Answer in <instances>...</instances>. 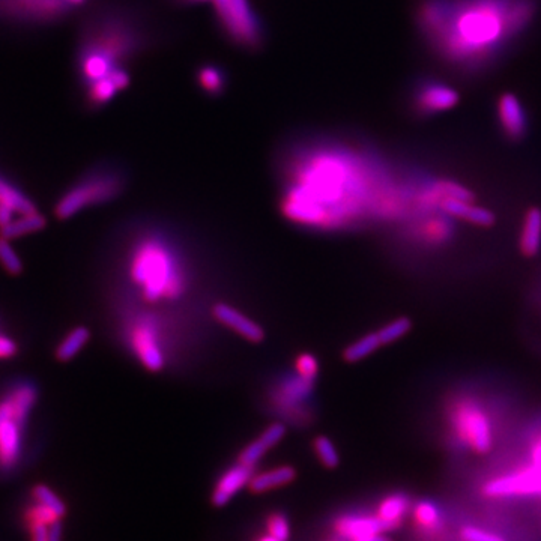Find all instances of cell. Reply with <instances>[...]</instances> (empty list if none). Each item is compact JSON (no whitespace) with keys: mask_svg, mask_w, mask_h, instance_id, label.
Instances as JSON below:
<instances>
[{"mask_svg":"<svg viewBox=\"0 0 541 541\" xmlns=\"http://www.w3.org/2000/svg\"><path fill=\"white\" fill-rule=\"evenodd\" d=\"M254 466L238 462L230 466L215 483L212 490L211 502L214 507H224L242 487L248 486L253 477Z\"/></svg>","mask_w":541,"mask_h":541,"instance_id":"9a60e30c","label":"cell"},{"mask_svg":"<svg viewBox=\"0 0 541 541\" xmlns=\"http://www.w3.org/2000/svg\"><path fill=\"white\" fill-rule=\"evenodd\" d=\"M176 4L184 5V7H193V5L209 4L211 0H175Z\"/></svg>","mask_w":541,"mask_h":541,"instance_id":"74e56055","label":"cell"},{"mask_svg":"<svg viewBox=\"0 0 541 541\" xmlns=\"http://www.w3.org/2000/svg\"><path fill=\"white\" fill-rule=\"evenodd\" d=\"M256 541H280L279 538L273 537L271 534L260 535Z\"/></svg>","mask_w":541,"mask_h":541,"instance_id":"f35d334b","label":"cell"},{"mask_svg":"<svg viewBox=\"0 0 541 541\" xmlns=\"http://www.w3.org/2000/svg\"><path fill=\"white\" fill-rule=\"evenodd\" d=\"M131 342H133L137 357L146 369L151 372L163 370L166 361H164L163 352L158 345L157 331L151 324L137 325L131 334Z\"/></svg>","mask_w":541,"mask_h":541,"instance_id":"4fadbf2b","label":"cell"},{"mask_svg":"<svg viewBox=\"0 0 541 541\" xmlns=\"http://www.w3.org/2000/svg\"><path fill=\"white\" fill-rule=\"evenodd\" d=\"M460 537H462L463 541H505L498 534L484 531V529L477 528V526H465L460 531Z\"/></svg>","mask_w":541,"mask_h":541,"instance_id":"836d02e7","label":"cell"},{"mask_svg":"<svg viewBox=\"0 0 541 541\" xmlns=\"http://www.w3.org/2000/svg\"><path fill=\"white\" fill-rule=\"evenodd\" d=\"M17 215L19 214H17L13 208H10L8 205H4V203H0V230L7 227L8 224H10L11 221L17 217Z\"/></svg>","mask_w":541,"mask_h":541,"instance_id":"d590c367","label":"cell"},{"mask_svg":"<svg viewBox=\"0 0 541 541\" xmlns=\"http://www.w3.org/2000/svg\"><path fill=\"white\" fill-rule=\"evenodd\" d=\"M412 322L408 318H399L394 319L390 324L382 327L378 331L379 340H381L382 345H391V343L397 342V340L405 337L406 334L411 331Z\"/></svg>","mask_w":541,"mask_h":541,"instance_id":"f546056e","label":"cell"},{"mask_svg":"<svg viewBox=\"0 0 541 541\" xmlns=\"http://www.w3.org/2000/svg\"><path fill=\"white\" fill-rule=\"evenodd\" d=\"M316 456L319 462L328 469H336L340 465L339 451L336 450V445L328 436H318L313 442Z\"/></svg>","mask_w":541,"mask_h":541,"instance_id":"83f0119b","label":"cell"},{"mask_svg":"<svg viewBox=\"0 0 541 541\" xmlns=\"http://www.w3.org/2000/svg\"><path fill=\"white\" fill-rule=\"evenodd\" d=\"M89 339H91L89 328L83 327V325L73 328L56 348V360L62 361V363L73 360L88 345Z\"/></svg>","mask_w":541,"mask_h":541,"instance_id":"d4e9b609","label":"cell"},{"mask_svg":"<svg viewBox=\"0 0 541 541\" xmlns=\"http://www.w3.org/2000/svg\"><path fill=\"white\" fill-rule=\"evenodd\" d=\"M46 226L47 220L43 214L38 211L29 212V214L17 215L7 227L0 230V235L13 241V239L22 238V236L40 232Z\"/></svg>","mask_w":541,"mask_h":541,"instance_id":"603a6c76","label":"cell"},{"mask_svg":"<svg viewBox=\"0 0 541 541\" xmlns=\"http://www.w3.org/2000/svg\"><path fill=\"white\" fill-rule=\"evenodd\" d=\"M298 472L294 466L283 465L279 468H273L271 471L260 472V474L253 475L250 483H248V489L253 493H266L269 490L279 489V487L288 486V484L294 483L297 480Z\"/></svg>","mask_w":541,"mask_h":541,"instance_id":"d6986e66","label":"cell"},{"mask_svg":"<svg viewBox=\"0 0 541 541\" xmlns=\"http://www.w3.org/2000/svg\"><path fill=\"white\" fill-rule=\"evenodd\" d=\"M532 462H534L535 468H538L541 471V439L535 444V447L532 448Z\"/></svg>","mask_w":541,"mask_h":541,"instance_id":"8d00e7d4","label":"cell"},{"mask_svg":"<svg viewBox=\"0 0 541 541\" xmlns=\"http://www.w3.org/2000/svg\"><path fill=\"white\" fill-rule=\"evenodd\" d=\"M334 531L337 532L342 540L345 541H363L370 535L382 534L387 532L379 522L378 517L370 514H348V516L339 517L334 523Z\"/></svg>","mask_w":541,"mask_h":541,"instance_id":"2e32d148","label":"cell"},{"mask_svg":"<svg viewBox=\"0 0 541 541\" xmlns=\"http://www.w3.org/2000/svg\"><path fill=\"white\" fill-rule=\"evenodd\" d=\"M457 435L475 453L484 454L492 448V429L484 412L472 403H462L453 412Z\"/></svg>","mask_w":541,"mask_h":541,"instance_id":"9c48e42d","label":"cell"},{"mask_svg":"<svg viewBox=\"0 0 541 541\" xmlns=\"http://www.w3.org/2000/svg\"><path fill=\"white\" fill-rule=\"evenodd\" d=\"M266 532L279 538L280 541H289L291 538V525L288 517L282 513H273L266 519Z\"/></svg>","mask_w":541,"mask_h":541,"instance_id":"1f68e13d","label":"cell"},{"mask_svg":"<svg viewBox=\"0 0 541 541\" xmlns=\"http://www.w3.org/2000/svg\"><path fill=\"white\" fill-rule=\"evenodd\" d=\"M37 400L31 381L16 382L0 397V468L13 469L22 459L23 432Z\"/></svg>","mask_w":541,"mask_h":541,"instance_id":"5b68a950","label":"cell"},{"mask_svg":"<svg viewBox=\"0 0 541 541\" xmlns=\"http://www.w3.org/2000/svg\"><path fill=\"white\" fill-rule=\"evenodd\" d=\"M148 19L133 5L101 8L85 23L76 73L88 109H104L133 82V64L152 46Z\"/></svg>","mask_w":541,"mask_h":541,"instance_id":"7a4b0ae2","label":"cell"},{"mask_svg":"<svg viewBox=\"0 0 541 541\" xmlns=\"http://www.w3.org/2000/svg\"><path fill=\"white\" fill-rule=\"evenodd\" d=\"M496 118L502 133L511 142H519L528 131L525 107L520 103L519 97L505 92L496 101Z\"/></svg>","mask_w":541,"mask_h":541,"instance_id":"7c38bea8","label":"cell"},{"mask_svg":"<svg viewBox=\"0 0 541 541\" xmlns=\"http://www.w3.org/2000/svg\"><path fill=\"white\" fill-rule=\"evenodd\" d=\"M414 519L420 528L429 529V531L441 526V513L433 502H418L414 508Z\"/></svg>","mask_w":541,"mask_h":541,"instance_id":"4316f807","label":"cell"},{"mask_svg":"<svg viewBox=\"0 0 541 541\" xmlns=\"http://www.w3.org/2000/svg\"><path fill=\"white\" fill-rule=\"evenodd\" d=\"M209 5L218 31L233 47L251 53L263 49L265 25L253 0H211Z\"/></svg>","mask_w":541,"mask_h":541,"instance_id":"52a82bcc","label":"cell"},{"mask_svg":"<svg viewBox=\"0 0 541 541\" xmlns=\"http://www.w3.org/2000/svg\"><path fill=\"white\" fill-rule=\"evenodd\" d=\"M381 346L382 343L379 340L378 333L367 334V336L361 337L360 340L352 343L343 351V360L346 363H358V361H363L364 358L375 354Z\"/></svg>","mask_w":541,"mask_h":541,"instance_id":"484cf974","label":"cell"},{"mask_svg":"<svg viewBox=\"0 0 541 541\" xmlns=\"http://www.w3.org/2000/svg\"><path fill=\"white\" fill-rule=\"evenodd\" d=\"M297 373L301 378L307 379V381L315 382V379L318 378L319 373V363L318 358L312 354H301L297 358Z\"/></svg>","mask_w":541,"mask_h":541,"instance_id":"d6a6232c","label":"cell"},{"mask_svg":"<svg viewBox=\"0 0 541 541\" xmlns=\"http://www.w3.org/2000/svg\"><path fill=\"white\" fill-rule=\"evenodd\" d=\"M17 354H19V345L16 340L4 330H0V361L11 360Z\"/></svg>","mask_w":541,"mask_h":541,"instance_id":"e575fe53","label":"cell"},{"mask_svg":"<svg viewBox=\"0 0 541 541\" xmlns=\"http://www.w3.org/2000/svg\"><path fill=\"white\" fill-rule=\"evenodd\" d=\"M212 315L224 327L235 331L239 336L251 343H260L265 340V331L257 322L251 321L250 318L239 312L235 307L229 306L226 303H217L212 307Z\"/></svg>","mask_w":541,"mask_h":541,"instance_id":"5bb4252c","label":"cell"},{"mask_svg":"<svg viewBox=\"0 0 541 541\" xmlns=\"http://www.w3.org/2000/svg\"><path fill=\"white\" fill-rule=\"evenodd\" d=\"M541 247V209L529 208L523 218L520 232V253L525 257L537 256Z\"/></svg>","mask_w":541,"mask_h":541,"instance_id":"ffe728a7","label":"cell"},{"mask_svg":"<svg viewBox=\"0 0 541 541\" xmlns=\"http://www.w3.org/2000/svg\"><path fill=\"white\" fill-rule=\"evenodd\" d=\"M196 83L206 95L218 97L226 92L229 76L220 65L205 64L196 71Z\"/></svg>","mask_w":541,"mask_h":541,"instance_id":"7402d4cb","label":"cell"},{"mask_svg":"<svg viewBox=\"0 0 541 541\" xmlns=\"http://www.w3.org/2000/svg\"><path fill=\"white\" fill-rule=\"evenodd\" d=\"M286 188L283 211L292 220L318 224L337 206L348 211L367 188L363 152L345 140L319 131L295 134L283 145Z\"/></svg>","mask_w":541,"mask_h":541,"instance_id":"6da1fadb","label":"cell"},{"mask_svg":"<svg viewBox=\"0 0 541 541\" xmlns=\"http://www.w3.org/2000/svg\"><path fill=\"white\" fill-rule=\"evenodd\" d=\"M32 495H34L35 501L52 508L59 516L64 517L67 514V507H65L64 501L50 487L44 486V484H38V486L34 487V493Z\"/></svg>","mask_w":541,"mask_h":541,"instance_id":"4dcf8cb0","label":"cell"},{"mask_svg":"<svg viewBox=\"0 0 541 541\" xmlns=\"http://www.w3.org/2000/svg\"><path fill=\"white\" fill-rule=\"evenodd\" d=\"M0 203L10 206L19 215L37 211L35 203L17 185L2 175H0Z\"/></svg>","mask_w":541,"mask_h":541,"instance_id":"cb8c5ba5","label":"cell"},{"mask_svg":"<svg viewBox=\"0 0 541 541\" xmlns=\"http://www.w3.org/2000/svg\"><path fill=\"white\" fill-rule=\"evenodd\" d=\"M409 511V499L402 493L387 496L384 501L379 504L376 517L384 526L385 531H393L402 525L403 519Z\"/></svg>","mask_w":541,"mask_h":541,"instance_id":"44dd1931","label":"cell"},{"mask_svg":"<svg viewBox=\"0 0 541 541\" xmlns=\"http://www.w3.org/2000/svg\"><path fill=\"white\" fill-rule=\"evenodd\" d=\"M88 4V0H0V17L26 25H53Z\"/></svg>","mask_w":541,"mask_h":541,"instance_id":"ba28073f","label":"cell"},{"mask_svg":"<svg viewBox=\"0 0 541 541\" xmlns=\"http://www.w3.org/2000/svg\"><path fill=\"white\" fill-rule=\"evenodd\" d=\"M0 330H4V327H2V319H0Z\"/></svg>","mask_w":541,"mask_h":541,"instance_id":"ab89813d","label":"cell"},{"mask_svg":"<svg viewBox=\"0 0 541 541\" xmlns=\"http://www.w3.org/2000/svg\"><path fill=\"white\" fill-rule=\"evenodd\" d=\"M131 276L148 301L175 300L182 294V277L166 245L146 241L137 247L131 262Z\"/></svg>","mask_w":541,"mask_h":541,"instance_id":"277c9868","label":"cell"},{"mask_svg":"<svg viewBox=\"0 0 541 541\" xmlns=\"http://www.w3.org/2000/svg\"><path fill=\"white\" fill-rule=\"evenodd\" d=\"M0 266L7 271L10 276H19L23 271L22 259L11 245L10 239L0 235Z\"/></svg>","mask_w":541,"mask_h":541,"instance_id":"f1b7e54d","label":"cell"},{"mask_svg":"<svg viewBox=\"0 0 541 541\" xmlns=\"http://www.w3.org/2000/svg\"><path fill=\"white\" fill-rule=\"evenodd\" d=\"M531 0H424L418 11L421 28L456 64L486 61L531 22Z\"/></svg>","mask_w":541,"mask_h":541,"instance_id":"3957f363","label":"cell"},{"mask_svg":"<svg viewBox=\"0 0 541 541\" xmlns=\"http://www.w3.org/2000/svg\"><path fill=\"white\" fill-rule=\"evenodd\" d=\"M459 100L460 95L456 89L436 80L421 83L414 94V106L421 115L447 112L456 107Z\"/></svg>","mask_w":541,"mask_h":541,"instance_id":"8fae6325","label":"cell"},{"mask_svg":"<svg viewBox=\"0 0 541 541\" xmlns=\"http://www.w3.org/2000/svg\"><path fill=\"white\" fill-rule=\"evenodd\" d=\"M484 493L493 498L541 493V471L532 465L531 468L496 478L484 486Z\"/></svg>","mask_w":541,"mask_h":541,"instance_id":"30bf717a","label":"cell"},{"mask_svg":"<svg viewBox=\"0 0 541 541\" xmlns=\"http://www.w3.org/2000/svg\"><path fill=\"white\" fill-rule=\"evenodd\" d=\"M124 188L125 176L122 170L112 164H104L86 173L62 194L56 203L55 215L59 220H67L83 209L116 199Z\"/></svg>","mask_w":541,"mask_h":541,"instance_id":"8992f818","label":"cell"},{"mask_svg":"<svg viewBox=\"0 0 541 541\" xmlns=\"http://www.w3.org/2000/svg\"><path fill=\"white\" fill-rule=\"evenodd\" d=\"M442 211L451 217L460 218L480 227H490L495 224V214L489 209L474 205L472 200L454 199V197H445L439 203Z\"/></svg>","mask_w":541,"mask_h":541,"instance_id":"e0dca14e","label":"cell"},{"mask_svg":"<svg viewBox=\"0 0 541 541\" xmlns=\"http://www.w3.org/2000/svg\"><path fill=\"white\" fill-rule=\"evenodd\" d=\"M286 436V426L283 423L269 424L265 430H263L262 435L256 439V441L248 444L244 450L239 454L238 462L245 463V465L254 466L260 459H262L263 454L268 453L271 448L276 447L277 444H280L283 438Z\"/></svg>","mask_w":541,"mask_h":541,"instance_id":"ac0fdd59","label":"cell"}]
</instances>
